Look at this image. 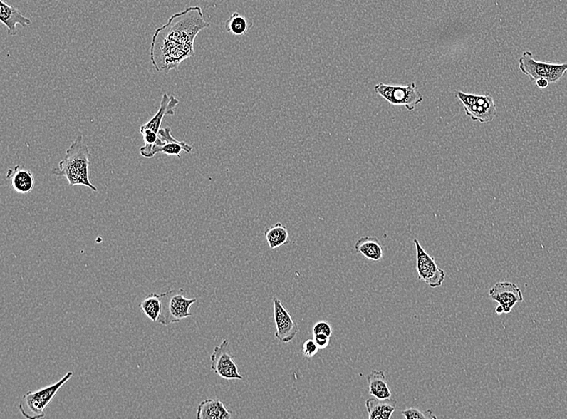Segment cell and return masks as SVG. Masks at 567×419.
Wrapping results in <instances>:
<instances>
[{"label":"cell","mask_w":567,"mask_h":419,"mask_svg":"<svg viewBox=\"0 0 567 419\" xmlns=\"http://www.w3.org/2000/svg\"><path fill=\"white\" fill-rule=\"evenodd\" d=\"M209 26L199 6L172 15L152 36L150 59L156 71L169 73L184 60L194 58L197 36Z\"/></svg>","instance_id":"obj_1"},{"label":"cell","mask_w":567,"mask_h":419,"mask_svg":"<svg viewBox=\"0 0 567 419\" xmlns=\"http://www.w3.org/2000/svg\"><path fill=\"white\" fill-rule=\"evenodd\" d=\"M90 168L89 148L85 143L83 135H79L67 150L64 159L61 160L58 167L52 170V174L65 177L71 187L83 186L97 192L98 189L90 180Z\"/></svg>","instance_id":"obj_2"},{"label":"cell","mask_w":567,"mask_h":419,"mask_svg":"<svg viewBox=\"0 0 567 419\" xmlns=\"http://www.w3.org/2000/svg\"><path fill=\"white\" fill-rule=\"evenodd\" d=\"M73 375V372H68L56 383L42 388L38 391H29L24 394L19 405L22 415L29 419L44 418L48 405Z\"/></svg>","instance_id":"obj_3"},{"label":"cell","mask_w":567,"mask_h":419,"mask_svg":"<svg viewBox=\"0 0 567 419\" xmlns=\"http://www.w3.org/2000/svg\"><path fill=\"white\" fill-rule=\"evenodd\" d=\"M197 301L196 299H187L184 296V289H172L162 294V311L158 323L163 325L178 323L192 316L190 307Z\"/></svg>","instance_id":"obj_4"},{"label":"cell","mask_w":567,"mask_h":419,"mask_svg":"<svg viewBox=\"0 0 567 419\" xmlns=\"http://www.w3.org/2000/svg\"><path fill=\"white\" fill-rule=\"evenodd\" d=\"M519 69L533 82L546 78L550 83H557L567 72V63L556 64L537 61L531 52L526 51L519 58Z\"/></svg>","instance_id":"obj_5"},{"label":"cell","mask_w":567,"mask_h":419,"mask_svg":"<svg viewBox=\"0 0 567 419\" xmlns=\"http://www.w3.org/2000/svg\"><path fill=\"white\" fill-rule=\"evenodd\" d=\"M375 93L383 98L387 103L396 106H404L409 112L415 110L424 98L418 90L415 83L407 86H392L378 83L375 86Z\"/></svg>","instance_id":"obj_6"},{"label":"cell","mask_w":567,"mask_h":419,"mask_svg":"<svg viewBox=\"0 0 567 419\" xmlns=\"http://www.w3.org/2000/svg\"><path fill=\"white\" fill-rule=\"evenodd\" d=\"M416 249L415 267L418 279L431 288L442 286L446 279L445 271L437 267L435 259L428 254L420 242L414 239Z\"/></svg>","instance_id":"obj_7"},{"label":"cell","mask_w":567,"mask_h":419,"mask_svg":"<svg viewBox=\"0 0 567 419\" xmlns=\"http://www.w3.org/2000/svg\"><path fill=\"white\" fill-rule=\"evenodd\" d=\"M212 371L218 374L220 378L226 380H243L239 368L235 361L229 347V341L224 340L219 346L214 347L211 356Z\"/></svg>","instance_id":"obj_8"},{"label":"cell","mask_w":567,"mask_h":419,"mask_svg":"<svg viewBox=\"0 0 567 419\" xmlns=\"http://www.w3.org/2000/svg\"><path fill=\"white\" fill-rule=\"evenodd\" d=\"M489 297L499 304L496 308L498 316L509 314L516 304L524 301L523 294L515 283L497 282L489 291Z\"/></svg>","instance_id":"obj_9"},{"label":"cell","mask_w":567,"mask_h":419,"mask_svg":"<svg viewBox=\"0 0 567 419\" xmlns=\"http://www.w3.org/2000/svg\"><path fill=\"white\" fill-rule=\"evenodd\" d=\"M274 316L276 331L275 337L282 343L291 342L299 332L298 326L280 299L274 298Z\"/></svg>","instance_id":"obj_10"},{"label":"cell","mask_w":567,"mask_h":419,"mask_svg":"<svg viewBox=\"0 0 567 419\" xmlns=\"http://www.w3.org/2000/svg\"><path fill=\"white\" fill-rule=\"evenodd\" d=\"M194 148L184 141H180L172 137L171 128L166 127L159 131L158 138L155 145L152 148L150 158L157 153H164L165 155L181 158V152L187 153L192 152Z\"/></svg>","instance_id":"obj_11"},{"label":"cell","mask_w":567,"mask_h":419,"mask_svg":"<svg viewBox=\"0 0 567 419\" xmlns=\"http://www.w3.org/2000/svg\"><path fill=\"white\" fill-rule=\"evenodd\" d=\"M178 104H180V100H178L177 98L164 94L158 112L149 122L140 126V133H154L158 134L159 131L161 130L164 117L165 115H174L175 114V109Z\"/></svg>","instance_id":"obj_12"},{"label":"cell","mask_w":567,"mask_h":419,"mask_svg":"<svg viewBox=\"0 0 567 419\" xmlns=\"http://www.w3.org/2000/svg\"><path fill=\"white\" fill-rule=\"evenodd\" d=\"M0 21L7 27L8 34L11 36L17 33V24H21L24 28L32 24V21L29 18L22 15L19 10L12 7L4 0H0Z\"/></svg>","instance_id":"obj_13"},{"label":"cell","mask_w":567,"mask_h":419,"mask_svg":"<svg viewBox=\"0 0 567 419\" xmlns=\"http://www.w3.org/2000/svg\"><path fill=\"white\" fill-rule=\"evenodd\" d=\"M7 178L11 182V188L18 194L27 195L35 187L33 175L21 165H16L14 169H9Z\"/></svg>","instance_id":"obj_14"},{"label":"cell","mask_w":567,"mask_h":419,"mask_svg":"<svg viewBox=\"0 0 567 419\" xmlns=\"http://www.w3.org/2000/svg\"><path fill=\"white\" fill-rule=\"evenodd\" d=\"M396 400L370 398L365 406L369 419H390L397 409Z\"/></svg>","instance_id":"obj_15"},{"label":"cell","mask_w":567,"mask_h":419,"mask_svg":"<svg viewBox=\"0 0 567 419\" xmlns=\"http://www.w3.org/2000/svg\"><path fill=\"white\" fill-rule=\"evenodd\" d=\"M232 412L219 399L203 400L197 409V418L199 419H230Z\"/></svg>","instance_id":"obj_16"},{"label":"cell","mask_w":567,"mask_h":419,"mask_svg":"<svg viewBox=\"0 0 567 419\" xmlns=\"http://www.w3.org/2000/svg\"><path fill=\"white\" fill-rule=\"evenodd\" d=\"M370 395L378 399L392 398V392L387 383L383 371H373L367 377Z\"/></svg>","instance_id":"obj_17"},{"label":"cell","mask_w":567,"mask_h":419,"mask_svg":"<svg viewBox=\"0 0 567 419\" xmlns=\"http://www.w3.org/2000/svg\"><path fill=\"white\" fill-rule=\"evenodd\" d=\"M355 249L368 260L373 262L380 261L384 257V251L379 239L375 237L360 238L355 244Z\"/></svg>","instance_id":"obj_18"},{"label":"cell","mask_w":567,"mask_h":419,"mask_svg":"<svg viewBox=\"0 0 567 419\" xmlns=\"http://www.w3.org/2000/svg\"><path fill=\"white\" fill-rule=\"evenodd\" d=\"M466 115L473 121L486 124V123H491L496 118L497 115L496 105L495 103L491 104L485 105H466L464 106Z\"/></svg>","instance_id":"obj_19"},{"label":"cell","mask_w":567,"mask_h":419,"mask_svg":"<svg viewBox=\"0 0 567 419\" xmlns=\"http://www.w3.org/2000/svg\"><path fill=\"white\" fill-rule=\"evenodd\" d=\"M264 237L271 249L281 248V246L289 243L287 227L281 223H277L265 230Z\"/></svg>","instance_id":"obj_20"},{"label":"cell","mask_w":567,"mask_h":419,"mask_svg":"<svg viewBox=\"0 0 567 419\" xmlns=\"http://www.w3.org/2000/svg\"><path fill=\"white\" fill-rule=\"evenodd\" d=\"M162 294L152 293L147 295L139 306L142 311L146 314V316L154 323L157 322L160 316H161L162 311Z\"/></svg>","instance_id":"obj_21"},{"label":"cell","mask_w":567,"mask_h":419,"mask_svg":"<svg viewBox=\"0 0 567 419\" xmlns=\"http://www.w3.org/2000/svg\"><path fill=\"white\" fill-rule=\"evenodd\" d=\"M251 27L252 22L238 12H234L225 22L227 32L237 36L246 35Z\"/></svg>","instance_id":"obj_22"},{"label":"cell","mask_w":567,"mask_h":419,"mask_svg":"<svg viewBox=\"0 0 567 419\" xmlns=\"http://www.w3.org/2000/svg\"><path fill=\"white\" fill-rule=\"evenodd\" d=\"M402 415L406 419H423V418H437L431 410L422 412L415 408H407L402 411Z\"/></svg>","instance_id":"obj_23"},{"label":"cell","mask_w":567,"mask_h":419,"mask_svg":"<svg viewBox=\"0 0 567 419\" xmlns=\"http://www.w3.org/2000/svg\"><path fill=\"white\" fill-rule=\"evenodd\" d=\"M332 328L331 324L328 321H318L316 324H314L312 333L313 335H318V334H324L329 337L332 335Z\"/></svg>","instance_id":"obj_24"},{"label":"cell","mask_w":567,"mask_h":419,"mask_svg":"<svg viewBox=\"0 0 567 419\" xmlns=\"http://www.w3.org/2000/svg\"><path fill=\"white\" fill-rule=\"evenodd\" d=\"M318 347L316 344V341H314L313 338H311V340H307L303 343V354L307 358H312L314 356H316L318 352Z\"/></svg>","instance_id":"obj_25"},{"label":"cell","mask_w":567,"mask_h":419,"mask_svg":"<svg viewBox=\"0 0 567 419\" xmlns=\"http://www.w3.org/2000/svg\"><path fill=\"white\" fill-rule=\"evenodd\" d=\"M313 338L316 341L320 349H325L328 347L331 337L324 334L313 335Z\"/></svg>","instance_id":"obj_26"},{"label":"cell","mask_w":567,"mask_h":419,"mask_svg":"<svg viewBox=\"0 0 567 419\" xmlns=\"http://www.w3.org/2000/svg\"><path fill=\"white\" fill-rule=\"evenodd\" d=\"M535 83L540 89H546L548 88V85H550V83H548V80L546 78H539L536 80Z\"/></svg>","instance_id":"obj_27"}]
</instances>
